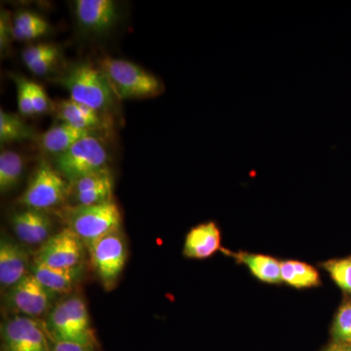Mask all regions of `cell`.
I'll use <instances>...</instances> for the list:
<instances>
[{"label": "cell", "instance_id": "20", "mask_svg": "<svg viewBox=\"0 0 351 351\" xmlns=\"http://www.w3.org/2000/svg\"><path fill=\"white\" fill-rule=\"evenodd\" d=\"M233 257L247 265L252 274L263 282L276 284L282 281L281 263L269 256L260 254H232Z\"/></svg>", "mask_w": 351, "mask_h": 351}, {"label": "cell", "instance_id": "31", "mask_svg": "<svg viewBox=\"0 0 351 351\" xmlns=\"http://www.w3.org/2000/svg\"><path fill=\"white\" fill-rule=\"evenodd\" d=\"M94 346L80 345L71 341H52L51 351H93Z\"/></svg>", "mask_w": 351, "mask_h": 351}, {"label": "cell", "instance_id": "32", "mask_svg": "<svg viewBox=\"0 0 351 351\" xmlns=\"http://www.w3.org/2000/svg\"><path fill=\"white\" fill-rule=\"evenodd\" d=\"M326 351H351V345H341V343H332Z\"/></svg>", "mask_w": 351, "mask_h": 351}, {"label": "cell", "instance_id": "21", "mask_svg": "<svg viewBox=\"0 0 351 351\" xmlns=\"http://www.w3.org/2000/svg\"><path fill=\"white\" fill-rule=\"evenodd\" d=\"M49 31V23L32 11H19L14 17L13 38L16 40H34L45 36Z\"/></svg>", "mask_w": 351, "mask_h": 351}, {"label": "cell", "instance_id": "24", "mask_svg": "<svg viewBox=\"0 0 351 351\" xmlns=\"http://www.w3.org/2000/svg\"><path fill=\"white\" fill-rule=\"evenodd\" d=\"M63 302L83 339H85L88 345L94 346L96 341H95L93 330H92L91 323H90L89 313H88L85 302L80 295H75L66 298Z\"/></svg>", "mask_w": 351, "mask_h": 351}, {"label": "cell", "instance_id": "1", "mask_svg": "<svg viewBox=\"0 0 351 351\" xmlns=\"http://www.w3.org/2000/svg\"><path fill=\"white\" fill-rule=\"evenodd\" d=\"M60 214L66 228L80 237L87 249L108 233L121 230V213L113 200L86 206L71 205Z\"/></svg>", "mask_w": 351, "mask_h": 351}, {"label": "cell", "instance_id": "12", "mask_svg": "<svg viewBox=\"0 0 351 351\" xmlns=\"http://www.w3.org/2000/svg\"><path fill=\"white\" fill-rule=\"evenodd\" d=\"M75 16L78 24L91 34H106L117 21V4L112 0H77Z\"/></svg>", "mask_w": 351, "mask_h": 351}, {"label": "cell", "instance_id": "22", "mask_svg": "<svg viewBox=\"0 0 351 351\" xmlns=\"http://www.w3.org/2000/svg\"><path fill=\"white\" fill-rule=\"evenodd\" d=\"M282 281L295 288H308L320 283L317 270L306 263L287 261L281 263Z\"/></svg>", "mask_w": 351, "mask_h": 351}, {"label": "cell", "instance_id": "19", "mask_svg": "<svg viewBox=\"0 0 351 351\" xmlns=\"http://www.w3.org/2000/svg\"><path fill=\"white\" fill-rule=\"evenodd\" d=\"M60 50L54 44L39 43L29 45L22 52V60L36 75H45L59 61Z\"/></svg>", "mask_w": 351, "mask_h": 351}, {"label": "cell", "instance_id": "6", "mask_svg": "<svg viewBox=\"0 0 351 351\" xmlns=\"http://www.w3.org/2000/svg\"><path fill=\"white\" fill-rule=\"evenodd\" d=\"M92 265L106 291L117 286L128 257L125 237L115 230L97 240L89 249Z\"/></svg>", "mask_w": 351, "mask_h": 351}, {"label": "cell", "instance_id": "27", "mask_svg": "<svg viewBox=\"0 0 351 351\" xmlns=\"http://www.w3.org/2000/svg\"><path fill=\"white\" fill-rule=\"evenodd\" d=\"M332 337L335 343L351 345V302L339 307L332 322Z\"/></svg>", "mask_w": 351, "mask_h": 351}, {"label": "cell", "instance_id": "9", "mask_svg": "<svg viewBox=\"0 0 351 351\" xmlns=\"http://www.w3.org/2000/svg\"><path fill=\"white\" fill-rule=\"evenodd\" d=\"M53 293L44 287L31 272L7 291V302L27 317L43 315L49 311Z\"/></svg>", "mask_w": 351, "mask_h": 351}, {"label": "cell", "instance_id": "8", "mask_svg": "<svg viewBox=\"0 0 351 351\" xmlns=\"http://www.w3.org/2000/svg\"><path fill=\"white\" fill-rule=\"evenodd\" d=\"M84 248L80 237L66 226L41 245L34 260L58 269H78L82 267Z\"/></svg>", "mask_w": 351, "mask_h": 351}, {"label": "cell", "instance_id": "11", "mask_svg": "<svg viewBox=\"0 0 351 351\" xmlns=\"http://www.w3.org/2000/svg\"><path fill=\"white\" fill-rule=\"evenodd\" d=\"M10 225L16 237L29 245H43L52 237L53 219L43 210L27 209L11 215Z\"/></svg>", "mask_w": 351, "mask_h": 351}, {"label": "cell", "instance_id": "23", "mask_svg": "<svg viewBox=\"0 0 351 351\" xmlns=\"http://www.w3.org/2000/svg\"><path fill=\"white\" fill-rule=\"evenodd\" d=\"M24 169V159L21 154L14 151L1 152L0 154V191L2 195L13 191L19 184Z\"/></svg>", "mask_w": 351, "mask_h": 351}, {"label": "cell", "instance_id": "5", "mask_svg": "<svg viewBox=\"0 0 351 351\" xmlns=\"http://www.w3.org/2000/svg\"><path fill=\"white\" fill-rule=\"evenodd\" d=\"M108 162L107 149L94 134L82 138L68 151L55 157V168L69 184L108 167Z\"/></svg>", "mask_w": 351, "mask_h": 351}, {"label": "cell", "instance_id": "28", "mask_svg": "<svg viewBox=\"0 0 351 351\" xmlns=\"http://www.w3.org/2000/svg\"><path fill=\"white\" fill-rule=\"evenodd\" d=\"M16 85H17L18 108L23 117H32L34 114L32 108L31 90H29V80L23 76H14Z\"/></svg>", "mask_w": 351, "mask_h": 351}, {"label": "cell", "instance_id": "16", "mask_svg": "<svg viewBox=\"0 0 351 351\" xmlns=\"http://www.w3.org/2000/svg\"><path fill=\"white\" fill-rule=\"evenodd\" d=\"M52 110L62 123L76 128L95 131L103 125V119L98 112L71 99L55 101Z\"/></svg>", "mask_w": 351, "mask_h": 351}, {"label": "cell", "instance_id": "10", "mask_svg": "<svg viewBox=\"0 0 351 351\" xmlns=\"http://www.w3.org/2000/svg\"><path fill=\"white\" fill-rule=\"evenodd\" d=\"M112 173L105 167L71 182L69 199L73 206L101 204L112 201Z\"/></svg>", "mask_w": 351, "mask_h": 351}, {"label": "cell", "instance_id": "7", "mask_svg": "<svg viewBox=\"0 0 351 351\" xmlns=\"http://www.w3.org/2000/svg\"><path fill=\"white\" fill-rule=\"evenodd\" d=\"M1 337L3 351H51L47 328L27 316L9 318L2 325Z\"/></svg>", "mask_w": 351, "mask_h": 351}, {"label": "cell", "instance_id": "18", "mask_svg": "<svg viewBox=\"0 0 351 351\" xmlns=\"http://www.w3.org/2000/svg\"><path fill=\"white\" fill-rule=\"evenodd\" d=\"M47 331L52 341H71L88 345L78 332L73 318L69 316L63 301L57 302L51 309L47 318Z\"/></svg>", "mask_w": 351, "mask_h": 351}, {"label": "cell", "instance_id": "4", "mask_svg": "<svg viewBox=\"0 0 351 351\" xmlns=\"http://www.w3.org/2000/svg\"><path fill=\"white\" fill-rule=\"evenodd\" d=\"M69 189L71 184L64 176L49 162L41 160L18 202L31 209L46 211L66 202Z\"/></svg>", "mask_w": 351, "mask_h": 351}, {"label": "cell", "instance_id": "25", "mask_svg": "<svg viewBox=\"0 0 351 351\" xmlns=\"http://www.w3.org/2000/svg\"><path fill=\"white\" fill-rule=\"evenodd\" d=\"M32 138V129L18 115L0 110V141L2 144Z\"/></svg>", "mask_w": 351, "mask_h": 351}, {"label": "cell", "instance_id": "15", "mask_svg": "<svg viewBox=\"0 0 351 351\" xmlns=\"http://www.w3.org/2000/svg\"><path fill=\"white\" fill-rule=\"evenodd\" d=\"M82 267L66 269H58L32 261L29 272L53 294H69L80 280Z\"/></svg>", "mask_w": 351, "mask_h": 351}, {"label": "cell", "instance_id": "30", "mask_svg": "<svg viewBox=\"0 0 351 351\" xmlns=\"http://www.w3.org/2000/svg\"><path fill=\"white\" fill-rule=\"evenodd\" d=\"M13 38V21L7 11H2L0 18V47L5 52Z\"/></svg>", "mask_w": 351, "mask_h": 351}, {"label": "cell", "instance_id": "2", "mask_svg": "<svg viewBox=\"0 0 351 351\" xmlns=\"http://www.w3.org/2000/svg\"><path fill=\"white\" fill-rule=\"evenodd\" d=\"M100 69L117 98H152L163 92L162 82L156 75L125 60L104 58Z\"/></svg>", "mask_w": 351, "mask_h": 351}, {"label": "cell", "instance_id": "14", "mask_svg": "<svg viewBox=\"0 0 351 351\" xmlns=\"http://www.w3.org/2000/svg\"><path fill=\"white\" fill-rule=\"evenodd\" d=\"M221 232L215 221L200 223L189 230L184 245V255L191 258H206L221 248Z\"/></svg>", "mask_w": 351, "mask_h": 351}, {"label": "cell", "instance_id": "26", "mask_svg": "<svg viewBox=\"0 0 351 351\" xmlns=\"http://www.w3.org/2000/svg\"><path fill=\"white\" fill-rule=\"evenodd\" d=\"M323 267L343 292L351 295V257L328 261Z\"/></svg>", "mask_w": 351, "mask_h": 351}, {"label": "cell", "instance_id": "13", "mask_svg": "<svg viewBox=\"0 0 351 351\" xmlns=\"http://www.w3.org/2000/svg\"><path fill=\"white\" fill-rule=\"evenodd\" d=\"M29 274L27 251L14 240L2 237L0 241V285L2 290L8 291Z\"/></svg>", "mask_w": 351, "mask_h": 351}, {"label": "cell", "instance_id": "29", "mask_svg": "<svg viewBox=\"0 0 351 351\" xmlns=\"http://www.w3.org/2000/svg\"><path fill=\"white\" fill-rule=\"evenodd\" d=\"M29 90H31V97L32 108H34V114H43L49 110L51 106L47 94L44 91L41 85L36 82L29 83Z\"/></svg>", "mask_w": 351, "mask_h": 351}, {"label": "cell", "instance_id": "17", "mask_svg": "<svg viewBox=\"0 0 351 351\" xmlns=\"http://www.w3.org/2000/svg\"><path fill=\"white\" fill-rule=\"evenodd\" d=\"M94 131L76 128L69 124L61 123L51 127L40 137V145L43 151L48 154L60 156L68 151L75 143L89 135H93Z\"/></svg>", "mask_w": 351, "mask_h": 351}, {"label": "cell", "instance_id": "3", "mask_svg": "<svg viewBox=\"0 0 351 351\" xmlns=\"http://www.w3.org/2000/svg\"><path fill=\"white\" fill-rule=\"evenodd\" d=\"M71 100L100 112L112 106L114 94L101 69L89 64L73 66L60 80Z\"/></svg>", "mask_w": 351, "mask_h": 351}]
</instances>
